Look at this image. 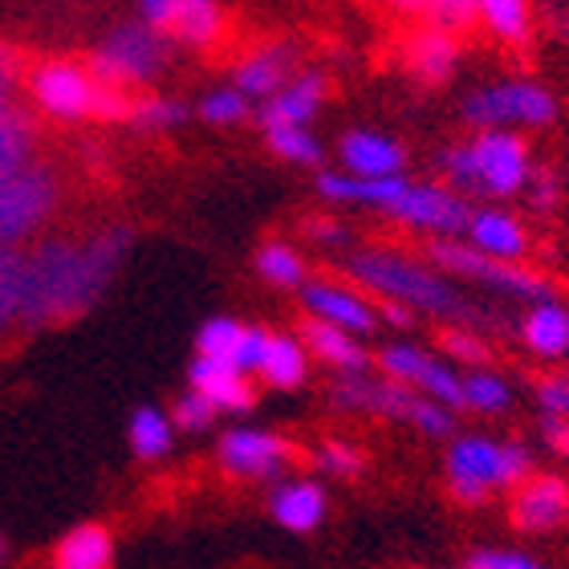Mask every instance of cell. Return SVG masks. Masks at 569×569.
Returning a JSON list of instances; mask_svg holds the SVG:
<instances>
[{"mask_svg": "<svg viewBox=\"0 0 569 569\" xmlns=\"http://www.w3.org/2000/svg\"><path fill=\"white\" fill-rule=\"evenodd\" d=\"M131 252V228H102L94 237H49L24 249V306L21 333L82 318L107 297Z\"/></svg>", "mask_w": 569, "mask_h": 569, "instance_id": "1", "label": "cell"}, {"mask_svg": "<svg viewBox=\"0 0 569 569\" xmlns=\"http://www.w3.org/2000/svg\"><path fill=\"white\" fill-rule=\"evenodd\" d=\"M346 277H350V284H358V289H370V293H379L382 301L407 306L411 313H431V318H443V321H451V326H476V321H480V309H476L448 277L439 273L436 264L411 261L403 252H391V249L350 252Z\"/></svg>", "mask_w": 569, "mask_h": 569, "instance_id": "2", "label": "cell"}, {"mask_svg": "<svg viewBox=\"0 0 569 569\" xmlns=\"http://www.w3.org/2000/svg\"><path fill=\"white\" fill-rule=\"evenodd\" d=\"M533 468L537 460L525 443H505L488 436H456L443 456L448 492L463 509L488 505L492 492H517L533 476Z\"/></svg>", "mask_w": 569, "mask_h": 569, "instance_id": "3", "label": "cell"}, {"mask_svg": "<svg viewBox=\"0 0 569 569\" xmlns=\"http://www.w3.org/2000/svg\"><path fill=\"white\" fill-rule=\"evenodd\" d=\"M330 407L333 411H355V416H379L391 423L416 427L427 439H448L456 436V411L431 403L419 391L403 387L382 375H342L330 387Z\"/></svg>", "mask_w": 569, "mask_h": 569, "instance_id": "4", "label": "cell"}, {"mask_svg": "<svg viewBox=\"0 0 569 569\" xmlns=\"http://www.w3.org/2000/svg\"><path fill=\"white\" fill-rule=\"evenodd\" d=\"M427 257H431V264H436L439 273L485 284V289H492V293H500V297H512V301H529V306L558 301L553 284L541 273L525 269V264L492 261V257L476 252L472 244H463V240H431V244H427Z\"/></svg>", "mask_w": 569, "mask_h": 569, "instance_id": "5", "label": "cell"}, {"mask_svg": "<svg viewBox=\"0 0 569 569\" xmlns=\"http://www.w3.org/2000/svg\"><path fill=\"white\" fill-rule=\"evenodd\" d=\"M163 66H167V33L147 21H134V24H119L98 46L94 61H90V73L102 86L127 90V86L154 82L163 73Z\"/></svg>", "mask_w": 569, "mask_h": 569, "instance_id": "6", "label": "cell"}, {"mask_svg": "<svg viewBox=\"0 0 569 569\" xmlns=\"http://www.w3.org/2000/svg\"><path fill=\"white\" fill-rule=\"evenodd\" d=\"M58 179L41 163L0 179V249H21L24 240H33L58 208Z\"/></svg>", "mask_w": 569, "mask_h": 569, "instance_id": "7", "label": "cell"}, {"mask_svg": "<svg viewBox=\"0 0 569 569\" xmlns=\"http://www.w3.org/2000/svg\"><path fill=\"white\" fill-rule=\"evenodd\" d=\"M468 122L485 127V131H505V127H549L558 119V98L541 82H525V78H509V82H492L485 90L468 94L463 102Z\"/></svg>", "mask_w": 569, "mask_h": 569, "instance_id": "8", "label": "cell"}, {"mask_svg": "<svg viewBox=\"0 0 569 569\" xmlns=\"http://www.w3.org/2000/svg\"><path fill=\"white\" fill-rule=\"evenodd\" d=\"M375 362H379L382 379L403 382V387L419 391L431 403L448 407V411H463V375L451 367L448 358H436L416 342H387Z\"/></svg>", "mask_w": 569, "mask_h": 569, "instance_id": "9", "label": "cell"}, {"mask_svg": "<svg viewBox=\"0 0 569 569\" xmlns=\"http://www.w3.org/2000/svg\"><path fill=\"white\" fill-rule=\"evenodd\" d=\"M293 439L277 436L269 427H228L216 443V463L228 480H284L293 468Z\"/></svg>", "mask_w": 569, "mask_h": 569, "instance_id": "10", "label": "cell"}, {"mask_svg": "<svg viewBox=\"0 0 569 569\" xmlns=\"http://www.w3.org/2000/svg\"><path fill=\"white\" fill-rule=\"evenodd\" d=\"M387 216L436 240H460L472 220V203L443 183H407L403 196L387 208Z\"/></svg>", "mask_w": 569, "mask_h": 569, "instance_id": "11", "label": "cell"}, {"mask_svg": "<svg viewBox=\"0 0 569 569\" xmlns=\"http://www.w3.org/2000/svg\"><path fill=\"white\" fill-rule=\"evenodd\" d=\"M29 94L53 119H98L102 82L86 66L73 61H46L29 78Z\"/></svg>", "mask_w": 569, "mask_h": 569, "instance_id": "12", "label": "cell"}, {"mask_svg": "<svg viewBox=\"0 0 569 569\" xmlns=\"http://www.w3.org/2000/svg\"><path fill=\"white\" fill-rule=\"evenodd\" d=\"M468 147H472V163H476V191L517 196V191L529 188L533 163H529V147H525L521 134L480 131Z\"/></svg>", "mask_w": 569, "mask_h": 569, "instance_id": "13", "label": "cell"}, {"mask_svg": "<svg viewBox=\"0 0 569 569\" xmlns=\"http://www.w3.org/2000/svg\"><path fill=\"white\" fill-rule=\"evenodd\" d=\"M301 306H306V313L313 321L338 326V330L355 333V338H367V333L379 330V306H375L358 284L309 277V281L301 284Z\"/></svg>", "mask_w": 569, "mask_h": 569, "instance_id": "14", "label": "cell"}, {"mask_svg": "<svg viewBox=\"0 0 569 569\" xmlns=\"http://www.w3.org/2000/svg\"><path fill=\"white\" fill-rule=\"evenodd\" d=\"M269 333L264 326H249V321L237 318H208L196 330V355L212 358V362H224V367L240 370V375H257L264 362V350H269Z\"/></svg>", "mask_w": 569, "mask_h": 569, "instance_id": "15", "label": "cell"}, {"mask_svg": "<svg viewBox=\"0 0 569 569\" xmlns=\"http://www.w3.org/2000/svg\"><path fill=\"white\" fill-rule=\"evenodd\" d=\"M569 521V480L533 472L509 500V525L517 533H553Z\"/></svg>", "mask_w": 569, "mask_h": 569, "instance_id": "16", "label": "cell"}, {"mask_svg": "<svg viewBox=\"0 0 569 569\" xmlns=\"http://www.w3.org/2000/svg\"><path fill=\"white\" fill-rule=\"evenodd\" d=\"M269 512H273V521L281 525L284 533H318L326 525V512H330L326 480H318V476H284L269 492Z\"/></svg>", "mask_w": 569, "mask_h": 569, "instance_id": "17", "label": "cell"}, {"mask_svg": "<svg viewBox=\"0 0 569 569\" xmlns=\"http://www.w3.org/2000/svg\"><path fill=\"white\" fill-rule=\"evenodd\" d=\"M188 391L203 395L220 416H244V411L257 407V387H252L249 375L200 355L188 362Z\"/></svg>", "mask_w": 569, "mask_h": 569, "instance_id": "18", "label": "cell"}, {"mask_svg": "<svg viewBox=\"0 0 569 569\" xmlns=\"http://www.w3.org/2000/svg\"><path fill=\"white\" fill-rule=\"evenodd\" d=\"M463 244H472L476 252H485L492 261L521 264V257L529 252V232H525V224L512 212H500V208H472Z\"/></svg>", "mask_w": 569, "mask_h": 569, "instance_id": "19", "label": "cell"}, {"mask_svg": "<svg viewBox=\"0 0 569 569\" xmlns=\"http://www.w3.org/2000/svg\"><path fill=\"white\" fill-rule=\"evenodd\" d=\"M338 154H342V171L358 179H391L403 176L407 151L391 134L379 131H350L338 142Z\"/></svg>", "mask_w": 569, "mask_h": 569, "instance_id": "20", "label": "cell"}, {"mask_svg": "<svg viewBox=\"0 0 569 569\" xmlns=\"http://www.w3.org/2000/svg\"><path fill=\"white\" fill-rule=\"evenodd\" d=\"M297 338L306 342L309 358H318V362H326L330 370H338V379H342V375H370V350L362 346V338H355V333L306 318Z\"/></svg>", "mask_w": 569, "mask_h": 569, "instance_id": "21", "label": "cell"}, {"mask_svg": "<svg viewBox=\"0 0 569 569\" xmlns=\"http://www.w3.org/2000/svg\"><path fill=\"white\" fill-rule=\"evenodd\" d=\"M119 546L102 521H78L58 537L53 546V566L61 569H114Z\"/></svg>", "mask_w": 569, "mask_h": 569, "instance_id": "22", "label": "cell"}, {"mask_svg": "<svg viewBox=\"0 0 569 569\" xmlns=\"http://www.w3.org/2000/svg\"><path fill=\"white\" fill-rule=\"evenodd\" d=\"M293 66H297V53L293 46H261L252 49L249 58L237 66V90L244 98H273L277 90H284V86L293 82Z\"/></svg>", "mask_w": 569, "mask_h": 569, "instance_id": "23", "label": "cell"}, {"mask_svg": "<svg viewBox=\"0 0 569 569\" xmlns=\"http://www.w3.org/2000/svg\"><path fill=\"white\" fill-rule=\"evenodd\" d=\"M33 163V127L12 102V66L0 58V179Z\"/></svg>", "mask_w": 569, "mask_h": 569, "instance_id": "24", "label": "cell"}, {"mask_svg": "<svg viewBox=\"0 0 569 569\" xmlns=\"http://www.w3.org/2000/svg\"><path fill=\"white\" fill-rule=\"evenodd\" d=\"M321 98H326V78H321V73H301V78H293L284 90H277L273 98L261 102L264 131H277V127H306L321 110Z\"/></svg>", "mask_w": 569, "mask_h": 569, "instance_id": "25", "label": "cell"}, {"mask_svg": "<svg viewBox=\"0 0 569 569\" xmlns=\"http://www.w3.org/2000/svg\"><path fill=\"white\" fill-rule=\"evenodd\" d=\"M411 183L407 176H391V179H358L346 176V171H321L318 176V196L333 203H362V208H379L387 212L403 188Z\"/></svg>", "mask_w": 569, "mask_h": 569, "instance_id": "26", "label": "cell"}, {"mask_svg": "<svg viewBox=\"0 0 569 569\" xmlns=\"http://www.w3.org/2000/svg\"><path fill=\"white\" fill-rule=\"evenodd\" d=\"M521 342L529 355L546 358V362L569 358V309L561 301L529 306V313L521 318Z\"/></svg>", "mask_w": 569, "mask_h": 569, "instance_id": "27", "label": "cell"}, {"mask_svg": "<svg viewBox=\"0 0 569 569\" xmlns=\"http://www.w3.org/2000/svg\"><path fill=\"white\" fill-rule=\"evenodd\" d=\"M176 439H179V431L163 407L142 403V407H134L131 419H127V448H131V456L142 463L167 460V456L176 451Z\"/></svg>", "mask_w": 569, "mask_h": 569, "instance_id": "28", "label": "cell"}, {"mask_svg": "<svg viewBox=\"0 0 569 569\" xmlns=\"http://www.w3.org/2000/svg\"><path fill=\"white\" fill-rule=\"evenodd\" d=\"M257 379L273 391H301L309 379V350L297 333H269V350Z\"/></svg>", "mask_w": 569, "mask_h": 569, "instance_id": "29", "label": "cell"}, {"mask_svg": "<svg viewBox=\"0 0 569 569\" xmlns=\"http://www.w3.org/2000/svg\"><path fill=\"white\" fill-rule=\"evenodd\" d=\"M224 33V9L220 0H179L176 17L167 24V37H176L183 46H216Z\"/></svg>", "mask_w": 569, "mask_h": 569, "instance_id": "30", "label": "cell"}, {"mask_svg": "<svg viewBox=\"0 0 569 569\" xmlns=\"http://www.w3.org/2000/svg\"><path fill=\"white\" fill-rule=\"evenodd\" d=\"M407 66L423 82H443L456 70V41L448 29H423L407 41Z\"/></svg>", "mask_w": 569, "mask_h": 569, "instance_id": "31", "label": "cell"}, {"mask_svg": "<svg viewBox=\"0 0 569 569\" xmlns=\"http://www.w3.org/2000/svg\"><path fill=\"white\" fill-rule=\"evenodd\" d=\"M24 306V249H0V342L21 330Z\"/></svg>", "mask_w": 569, "mask_h": 569, "instance_id": "32", "label": "cell"}, {"mask_svg": "<svg viewBox=\"0 0 569 569\" xmlns=\"http://www.w3.org/2000/svg\"><path fill=\"white\" fill-rule=\"evenodd\" d=\"M512 407V382L500 379L497 370H468L463 375V411L476 416H505Z\"/></svg>", "mask_w": 569, "mask_h": 569, "instance_id": "33", "label": "cell"}, {"mask_svg": "<svg viewBox=\"0 0 569 569\" xmlns=\"http://www.w3.org/2000/svg\"><path fill=\"white\" fill-rule=\"evenodd\" d=\"M257 273L269 284H277V289H301V284L309 281L301 252L281 244V240H277V244H264V249L257 252Z\"/></svg>", "mask_w": 569, "mask_h": 569, "instance_id": "34", "label": "cell"}, {"mask_svg": "<svg viewBox=\"0 0 569 569\" xmlns=\"http://www.w3.org/2000/svg\"><path fill=\"white\" fill-rule=\"evenodd\" d=\"M313 468H318V480H355L367 468V456L350 439H321L313 448Z\"/></svg>", "mask_w": 569, "mask_h": 569, "instance_id": "35", "label": "cell"}, {"mask_svg": "<svg viewBox=\"0 0 569 569\" xmlns=\"http://www.w3.org/2000/svg\"><path fill=\"white\" fill-rule=\"evenodd\" d=\"M269 147L277 159L297 167H318L321 163V139L309 127H277L269 131Z\"/></svg>", "mask_w": 569, "mask_h": 569, "instance_id": "36", "label": "cell"}, {"mask_svg": "<svg viewBox=\"0 0 569 569\" xmlns=\"http://www.w3.org/2000/svg\"><path fill=\"white\" fill-rule=\"evenodd\" d=\"M131 122L139 131H176L188 122V107L167 94H147L131 107Z\"/></svg>", "mask_w": 569, "mask_h": 569, "instance_id": "37", "label": "cell"}, {"mask_svg": "<svg viewBox=\"0 0 569 569\" xmlns=\"http://www.w3.org/2000/svg\"><path fill=\"white\" fill-rule=\"evenodd\" d=\"M439 346H443V355H448L451 367H468V370L488 367L485 333L468 330V326H448V330L439 333Z\"/></svg>", "mask_w": 569, "mask_h": 569, "instance_id": "38", "label": "cell"}, {"mask_svg": "<svg viewBox=\"0 0 569 569\" xmlns=\"http://www.w3.org/2000/svg\"><path fill=\"white\" fill-rule=\"evenodd\" d=\"M488 29L505 41H525L529 37V0H480Z\"/></svg>", "mask_w": 569, "mask_h": 569, "instance_id": "39", "label": "cell"}, {"mask_svg": "<svg viewBox=\"0 0 569 569\" xmlns=\"http://www.w3.org/2000/svg\"><path fill=\"white\" fill-rule=\"evenodd\" d=\"M252 114V102L240 94L237 86H220L212 94H203L200 102V119L212 122V127H237Z\"/></svg>", "mask_w": 569, "mask_h": 569, "instance_id": "40", "label": "cell"}, {"mask_svg": "<svg viewBox=\"0 0 569 569\" xmlns=\"http://www.w3.org/2000/svg\"><path fill=\"white\" fill-rule=\"evenodd\" d=\"M167 416H171V423H176L179 436H183V431H188V436H200V431H212L216 419H220V411H216L203 395L183 391L176 403H171V411H167Z\"/></svg>", "mask_w": 569, "mask_h": 569, "instance_id": "41", "label": "cell"}, {"mask_svg": "<svg viewBox=\"0 0 569 569\" xmlns=\"http://www.w3.org/2000/svg\"><path fill=\"white\" fill-rule=\"evenodd\" d=\"M537 407H541V419H569V370L537 382Z\"/></svg>", "mask_w": 569, "mask_h": 569, "instance_id": "42", "label": "cell"}, {"mask_svg": "<svg viewBox=\"0 0 569 569\" xmlns=\"http://www.w3.org/2000/svg\"><path fill=\"white\" fill-rule=\"evenodd\" d=\"M460 569H549V566L537 561L533 553H521V549H476Z\"/></svg>", "mask_w": 569, "mask_h": 569, "instance_id": "43", "label": "cell"}, {"mask_svg": "<svg viewBox=\"0 0 569 569\" xmlns=\"http://www.w3.org/2000/svg\"><path fill=\"white\" fill-rule=\"evenodd\" d=\"M427 12L436 17V29H463V24L476 21L480 12V0H427Z\"/></svg>", "mask_w": 569, "mask_h": 569, "instance_id": "44", "label": "cell"}, {"mask_svg": "<svg viewBox=\"0 0 569 569\" xmlns=\"http://www.w3.org/2000/svg\"><path fill=\"white\" fill-rule=\"evenodd\" d=\"M529 200H533V208L537 212H549L553 203H558V191H561V183H558V176L553 171H533L529 176Z\"/></svg>", "mask_w": 569, "mask_h": 569, "instance_id": "45", "label": "cell"}, {"mask_svg": "<svg viewBox=\"0 0 569 569\" xmlns=\"http://www.w3.org/2000/svg\"><path fill=\"white\" fill-rule=\"evenodd\" d=\"M306 232L318 240V244H330V249H338V244H350V232H346L338 220H309Z\"/></svg>", "mask_w": 569, "mask_h": 569, "instance_id": "46", "label": "cell"}, {"mask_svg": "<svg viewBox=\"0 0 569 569\" xmlns=\"http://www.w3.org/2000/svg\"><path fill=\"white\" fill-rule=\"evenodd\" d=\"M139 9H142V21L167 33V24H171V17H176L179 0H139Z\"/></svg>", "mask_w": 569, "mask_h": 569, "instance_id": "47", "label": "cell"}, {"mask_svg": "<svg viewBox=\"0 0 569 569\" xmlns=\"http://www.w3.org/2000/svg\"><path fill=\"white\" fill-rule=\"evenodd\" d=\"M541 436L561 460H569V419H541Z\"/></svg>", "mask_w": 569, "mask_h": 569, "instance_id": "48", "label": "cell"}, {"mask_svg": "<svg viewBox=\"0 0 569 569\" xmlns=\"http://www.w3.org/2000/svg\"><path fill=\"white\" fill-rule=\"evenodd\" d=\"M379 321H387V326H395V330H407V326H416V313H411L407 306L382 301V306H379Z\"/></svg>", "mask_w": 569, "mask_h": 569, "instance_id": "49", "label": "cell"}, {"mask_svg": "<svg viewBox=\"0 0 569 569\" xmlns=\"http://www.w3.org/2000/svg\"><path fill=\"white\" fill-rule=\"evenodd\" d=\"M9 561H12V541H9V533L0 529V569L9 566Z\"/></svg>", "mask_w": 569, "mask_h": 569, "instance_id": "50", "label": "cell"}, {"mask_svg": "<svg viewBox=\"0 0 569 569\" xmlns=\"http://www.w3.org/2000/svg\"><path fill=\"white\" fill-rule=\"evenodd\" d=\"M399 9H407V12H416V9H427V0H395Z\"/></svg>", "mask_w": 569, "mask_h": 569, "instance_id": "51", "label": "cell"}, {"mask_svg": "<svg viewBox=\"0 0 569 569\" xmlns=\"http://www.w3.org/2000/svg\"><path fill=\"white\" fill-rule=\"evenodd\" d=\"M49 569H61V566H49Z\"/></svg>", "mask_w": 569, "mask_h": 569, "instance_id": "52", "label": "cell"}]
</instances>
